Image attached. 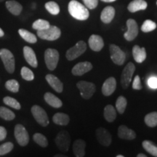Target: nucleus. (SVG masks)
<instances>
[{"label": "nucleus", "instance_id": "nucleus-1", "mask_svg": "<svg viewBox=\"0 0 157 157\" xmlns=\"http://www.w3.org/2000/svg\"><path fill=\"white\" fill-rule=\"evenodd\" d=\"M68 12L72 17L78 21H85L90 16L87 7L76 0H71L68 4Z\"/></svg>", "mask_w": 157, "mask_h": 157}, {"label": "nucleus", "instance_id": "nucleus-2", "mask_svg": "<svg viewBox=\"0 0 157 157\" xmlns=\"http://www.w3.org/2000/svg\"><path fill=\"white\" fill-rule=\"evenodd\" d=\"M0 58L2 60L6 71L10 74L14 73L15 61L13 54L7 49L0 50Z\"/></svg>", "mask_w": 157, "mask_h": 157}, {"label": "nucleus", "instance_id": "nucleus-3", "mask_svg": "<svg viewBox=\"0 0 157 157\" xmlns=\"http://www.w3.org/2000/svg\"><path fill=\"white\" fill-rule=\"evenodd\" d=\"M60 35H61V31L56 25H50L49 28L44 30L37 31V36L44 40H56L60 38Z\"/></svg>", "mask_w": 157, "mask_h": 157}, {"label": "nucleus", "instance_id": "nucleus-4", "mask_svg": "<svg viewBox=\"0 0 157 157\" xmlns=\"http://www.w3.org/2000/svg\"><path fill=\"white\" fill-rule=\"evenodd\" d=\"M59 52L55 49L49 48L44 52V61L49 70L54 71L58 66Z\"/></svg>", "mask_w": 157, "mask_h": 157}, {"label": "nucleus", "instance_id": "nucleus-5", "mask_svg": "<svg viewBox=\"0 0 157 157\" xmlns=\"http://www.w3.org/2000/svg\"><path fill=\"white\" fill-rule=\"evenodd\" d=\"M58 148L63 152H67L71 144V137L69 133L66 130H62L57 135L55 140Z\"/></svg>", "mask_w": 157, "mask_h": 157}, {"label": "nucleus", "instance_id": "nucleus-6", "mask_svg": "<svg viewBox=\"0 0 157 157\" xmlns=\"http://www.w3.org/2000/svg\"><path fill=\"white\" fill-rule=\"evenodd\" d=\"M87 50V44L83 41H79L76 44L72 47L71 48L68 49L66 52V56L68 60H73L77 58L80 56L85 52Z\"/></svg>", "mask_w": 157, "mask_h": 157}, {"label": "nucleus", "instance_id": "nucleus-7", "mask_svg": "<svg viewBox=\"0 0 157 157\" xmlns=\"http://www.w3.org/2000/svg\"><path fill=\"white\" fill-rule=\"evenodd\" d=\"M31 113L35 120L39 123L41 126L46 127L49 124V119L46 111L39 105H35L31 108Z\"/></svg>", "mask_w": 157, "mask_h": 157}, {"label": "nucleus", "instance_id": "nucleus-8", "mask_svg": "<svg viewBox=\"0 0 157 157\" xmlns=\"http://www.w3.org/2000/svg\"><path fill=\"white\" fill-rule=\"evenodd\" d=\"M76 87L79 90L82 97L86 100L91 98L95 92V86L92 82L80 81L76 84Z\"/></svg>", "mask_w": 157, "mask_h": 157}, {"label": "nucleus", "instance_id": "nucleus-9", "mask_svg": "<svg viewBox=\"0 0 157 157\" xmlns=\"http://www.w3.org/2000/svg\"><path fill=\"white\" fill-rule=\"evenodd\" d=\"M135 71V66L132 63H129L124 68L121 76V84L123 89H127L132 81V75Z\"/></svg>", "mask_w": 157, "mask_h": 157}, {"label": "nucleus", "instance_id": "nucleus-10", "mask_svg": "<svg viewBox=\"0 0 157 157\" xmlns=\"http://www.w3.org/2000/svg\"><path fill=\"white\" fill-rule=\"evenodd\" d=\"M14 134L15 139L20 146H25L29 142V135L23 125L18 124L15 127Z\"/></svg>", "mask_w": 157, "mask_h": 157}, {"label": "nucleus", "instance_id": "nucleus-11", "mask_svg": "<svg viewBox=\"0 0 157 157\" xmlns=\"http://www.w3.org/2000/svg\"><path fill=\"white\" fill-rule=\"evenodd\" d=\"M110 54H111V58L112 61L118 66H121L124 64L126 59L124 52L121 50L117 45L111 44L109 48Z\"/></svg>", "mask_w": 157, "mask_h": 157}, {"label": "nucleus", "instance_id": "nucleus-12", "mask_svg": "<svg viewBox=\"0 0 157 157\" xmlns=\"http://www.w3.org/2000/svg\"><path fill=\"white\" fill-rule=\"evenodd\" d=\"M127 31L124 34V37L129 42L134 40L138 34V26L136 21L133 19H128L127 21Z\"/></svg>", "mask_w": 157, "mask_h": 157}, {"label": "nucleus", "instance_id": "nucleus-13", "mask_svg": "<svg viewBox=\"0 0 157 157\" xmlns=\"http://www.w3.org/2000/svg\"><path fill=\"white\" fill-rule=\"evenodd\" d=\"M96 137L97 140L102 146H109L112 142L111 135L106 129L100 127L96 130Z\"/></svg>", "mask_w": 157, "mask_h": 157}, {"label": "nucleus", "instance_id": "nucleus-14", "mask_svg": "<svg viewBox=\"0 0 157 157\" xmlns=\"http://www.w3.org/2000/svg\"><path fill=\"white\" fill-rule=\"evenodd\" d=\"M93 68V65L91 63L85 61L78 63L72 68V74L74 76H82L83 74L89 72Z\"/></svg>", "mask_w": 157, "mask_h": 157}, {"label": "nucleus", "instance_id": "nucleus-15", "mask_svg": "<svg viewBox=\"0 0 157 157\" xmlns=\"http://www.w3.org/2000/svg\"><path fill=\"white\" fill-rule=\"evenodd\" d=\"M89 46L92 50L95 52H99L103 49L104 46L103 39L101 36L93 34L90 36L88 40Z\"/></svg>", "mask_w": 157, "mask_h": 157}, {"label": "nucleus", "instance_id": "nucleus-16", "mask_svg": "<svg viewBox=\"0 0 157 157\" xmlns=\"http://www.w3.org/2000/svg\"><path fill=\"white\" fill-rule=\"evenodd\" d=\"M23 56H24L26 62L31 66L34 68H36L38 66V62H37L36 54H35L34 51L32 48H31L30 47L25 46L23 48Z\"/></svg>", "mask_w": 157, "mask_h": 157}, {"label": "nucleus", "instance_id": "nucleus-17", "mask_svg": "<svg viewBox=\"0 0 157 157\" xmlns=\"http://www.w3.org/2000/svg\"><path fill=\"white\" fill-rule=\"evenodd\" d=\"M117 87V81L114 77H110L107 78L102 87V93L105 96H110L114 93Z\"/></svg>", "mask_w": 157, "mask_h": 157}, {"label": "nucleus", "instance_id": "nucleus-18", "mask_svg": "<svg viewBox=\"0 0 157 157\" xmlns=\"http://www.w3.org/2000/svg\"><path fill=\"white\" fill-rule=\"evenodd\" d=\"M118 136L124 140H132L136 137V133L125 125H121L118 129Z\"/></svg>", "mask_w": 157, "mask_h": 157}, {"label": "nucleus", "instance_id": "nucleus-19", "mask_svg": "<svg viewBox=\"0 0 157 157\" xmlns=\"http://www.w3.org/2000/svg\"><path fill=\"white\" fill-rule=\"evenodd\" d=\"M45 78L50 85V87L54 90H56L57 93H62L63 90V84L57 76L52 75V74H48Z\"/></svg>", "mask_w": 157, "mask_h": 157}, {"label": "nucleus", "instance_id": "nucleus-20", "mask_svg": "<svg viewBox=\"0 0 157 157\" xmlns=\"http://www.w3.org/2000/svg\"><path fill=\"white\" fill-rule=\"evenodd\" d=\"M132 56L137 63H143L146 58V51L144 48H140L138 45H135L132 48Z\"/></svg>", "mask_w": 157, "mask_h": 157}, {"label": "nucleus", "instance_id": "nucleus-21", "mask_svg": "<svg viewBox=\"0 0 157 157\" xmlns=\"http://www.w3.org/2000/svg\"><path fill=\"white\" fill-rule=\"evenodd\" d=\"M86 143L83 140H76L73 144V152L76 157H84L85 156Z\"/></svg>", "mask_w": 157, "mask_h": 157}, {"label": "nucleus", "instance_id": "nucleus-22", "mask_svg": "<svg viewBox=\"0 0 157 157\" xmlns=\"http://www.w3.org/2000/svg\"><path fill=\"white\" fill-rule=\"evenodd\" d=\"M115 15V9L111 6H108L102 11L101 19L104 23H110Z\"/></svg>", "mask_w": 157, "mask_h": 157}, {"label": "nucleus", "instance_id": "nucleus-23", "mask_svg": "<svg viewBox=\"0 0 157 157\" xmlns=\"http://www.w3.org/2000/svg\"><path fill=\"white\" fill-rule=\"evenodd\" d=\"M148 4L144 0H133L128 5L127 9L130 13H135L139 10H144L147 8Z\"/></svg>", "mask_w": 157, "mask_h": 157}, {"label": "nucleus", "instance_id": "nucleus-24", "mask_svg": "<svg viewBox=\"0 0 157 157\" xmlns=\"http://www.w3.org/2000/svg\"><path fill=\"white\" fill-rule=\"evenodd\" d=\"M5 6L9 12L14 15H19L23 10L22 5L15 0H9L5 3Z\"/></svg>", "mask_w": 157, "mask_h": 157}, {"label": "nucleus", "instance_id": "nucleus-25", "mask_svg": "<svg viewBox=\"0 0 157 157\" xmlns=\"http://www.w3.org/2000/svg\"><path fill=\"white\" fill-rule=\"evenodd\" d=\"M44 101L48 103L50 106L56 108V109H58L60 108L63 105L62 101L58 97L53 95L51 93H46L44 95Z\"/></svg>", "mask_w": 157, "mask_h": 157}, {"label": "nucleus", "instance_id": "nucleus-26", "mask_svg": "<svg viewBox=\"0 0 157 157\" xmlns=\"http://www.w3.org/2000/svg\"><path fill=\"white\" fill-rule=\"evenodd\" d=\"M52 121L55 124L60 126H65L69 123L70 118L67 114L63 113H57L52 117Z\"/></svg>", "mask_w": 157, "mask_h": 157}, {"label": "nucleus", "instance_id": "nucleus-27", "mask_svg": "<svg viewBox=\"0 0 157 157\" xmlns=\"http://www.w3.org/2000/svg\"><path fill=\"white\" fill-rule=\"evenodd\" d=\"M104 117L109 122L114 121L117 117V111L114 107L111 105H108L104 109Z\"/></svg>", "mask_w": 157, "mask_h": 157}, {"label": "nucleus", "instance_id": "nucleus-28", "mask_svg": "<svg viewBox=\"0 0 157 157\" xmlns=\"http://www.w3.org/2000/svg\"><path fill=\"white\" fill-rule=\"evenodd\" d=\"M18 33L22 38L26 41L27 42L31 43V44H34L37 42V38L34 34L31 33L30 31L25 30V29H21L18 30Z\"/></svg>", "mask_w": 157, "mask_h": 157}, {"label": "nucleus", "instance_id": "nucleus-29", "mask_svg": "<svg viewBox=\"0 0 157 157\" xmlns=\"http://www.w3.org/2000/svg\"><path fill=\"white\" fill-rule=\"evenodd\" d=\"M15 113L7 108L1 106L0 107V118L7 121H11L15 119Z\"/></svg>", "mask_w": 157, "mask_h": 157}, {"label": "nucleus", "instance_id": "nucleus-30", "mask_svg": "<svg viewBox=\"0 0 157 157\" xmlns=\"http://www.w3.org/2000/svg\"><path fill=\"white\" fill-rule=\"evenodd\" d=\"M143 148L152 156L157 157V146L150 140H144L142 143Z\"/></svg>", "mask_w": 157, "mask_h": 157}, {"label": "nucleus", "instance_id": "nucleus-31", "mask_svg": "<svg viewBox=\"0 0 157 157\" xmlns=\"http://www.w3.org/2000/svg\"><path fill=\"white\" fill-rule=\"evenodd\" d=\"M127 105V101L124 96H119L117 98V102H116V108H117V110L119 113L122 114V113H124Z\"/></svg>", "mask_w": 157, "mask_h": 157}, {"label": "nucleus", "instance_id": "nucleus-32", "mask_svg": "<svg viewBox=\"0 0 157 157\" xmlns=\"http://www.w3.org/2000/svg\"><path fill=\"white\" fill-rule=\"evenodd\" d=\"M145 123L147 126L154 127L157 126V112H151L148 113L145 117Z\"/></svg>", "mask_w": 157, "mask_h": 157}, {"label": "nucleus", "instance_id": "nucleus-33", "mask_svg": "<svg viewBox=\"0 0 157 157\" xmlns=\"http://www.w3.org/2000/svg\"><path fill=\"white\" fill-rule=\"evenodd\" d=\"M50 23L48 21H45L43 19H38L32 25V28L36 31L44 30L50 27Z\"/></svg>", "mask_w": 157, "mask_h": 157}, {"label": "nucleus", "instance_id": "nucleus-34", "mask_svg": "<svg viewBox=\"0 0 157 157\" xmlns=\"http://www.w3.org/2000/svg\"><path fill=\"white\" fill-rule=\"evenodd\" d=\"M33 139H34V142L36 143L41 147L45 148L48 146V139L44 135L41 134V133H35L33 136Z\"/></svg>", "mask_w": 157, "mask_h": 157}, {"label": "nucleus", "instance_id": "nucleus-35", "mask_svg": "<svg viewBox=\"0 0 157 157\" xmlns=\"http://www.w3.org/2000/svg\"><path fill=\"white\" fill-rule=\"evenodd\" d=\"M45 8L50 14L56 15L60 13V7L55 2H48L45 4Z\"/></svg>", "mask_w": 157, "mask_h": 157}, {"label": "nucleus", "instance_id": "nucleus-36", "mask_svg": "<svg viewBox=\"0 0 157 157\" xmlns=\"http://www.w3.org/2000/svg\"><path fill=\"white\" fill-rule=\"evenodd\" d=\"M3 102H4V103L6 104V105H8V106H10V107L13 108V109H14L20 110L21 108V104L19 103V102L13 98L8 97V96H7V97L4 98Z\"/></svg>", "mask_w": 157, "mask_h": 157}, {"label": "nucleus", "instance_id": "nucleus-37", "mask_svg": "<svg viewBox=\"0 0 157 157\" xmlns=\"http://www.w3.org/2000/svg\"><path fill=\"white\" fill-rule=\"evenodd\" d=\"M19 83L17 80L10 79L6 82L5 87L6 89L12 93H17L19 91Z\"/></svg>", "mask_w": 157, "mask_h": 157}, {"label": "nucleus", "instance_id": "nucleus-38", "mask_svg": "<svg viewBox=\"0 0 157 157\" xmlns=\"http://www.w3.org/2000/svg\"><path fill=\"white\" fill-rule=\"evenodd\" d=\"M156 28V24L154 21H151V20H146L143 23L142 26H141V31L144 33L151 32V31H154Z\"/></svg>", "mask_w": 157, "mask_h": 157}, {"label": "nucleus", "instance_id": "nucleus-39", "mask_svg": "<svg viewBox=\"0 0 157 157\" xmlns=\"http://www.w3.org/2000/svg\"><path fill=\"white\" fill-rule=\"evenodd\" d=\"M21 74L23 79L26 80V81H32L34 78V74L32 71L29 69V68L25 67V66H23L21 68Z\"/></svg>", "mask_w": 157, "mask_h": 157}, {"label": "nucleus", "instance_id": "nucleus-40", "mask_svg": "<svg viewBox=\"0 0 157 157\" xmlns=\"http://www.w3.org/2000/svg\"><path fill=\"white\" fill-rule=\"evenodd\" d=\"M13 148H14V145L11 142L3 143L2 145L0 146V156H3V155L8 154L13 150Z\"/></svg>", "mask_w": 157, "mask_h": 157}, {"label": "nucleus", "instance_id": "nucleus-41", "mask_svg": "<svg viewBox=\"0 0 157 157\" xmlns=\"http://www.w3.org/2000/svg\"><path fill=\"white\" fill-rule=\"evenodd\" d=\"M86 7L89 9H95L98 5V0H83Z\"/></svg>", "mask_w": 157, "mask_h": 157}, {"label": "nucleus", "instance_id": "nucleus-42", "mask_svg": "<svg viewBox=\"0 0 157 157\" xmlns=\"http://www.w3.org/2000/svg\"><path fill=\"white\" fill-rule=\"evenodd\" d=\"M132 88L134 90H140L142 89L140 78V76H139L138 75L135 76V77L134 78V81H133V83H132Z\"/></svg>", "mask_w": 157, "mask_h": 157}, {"label": "nucleus", "instance_id": "nucleus-43", "mask_svg": "<svg viewBox=\"0 0 157 157\" xmlns=\"http://www.w3.org/2000/svg\"><path fill=\"white\" fill-rule=\"evenodd\" d=\"M148 86L152 89H157V77L152 76L148 80Z\"/></svg>", "mask_w": 157, "mask_h": 157}, {"label": "nucleus", "instance_id": "nucleus-44", "mask_svg": "<svg viewBox=\"0 0 157 157\" xmlns=\"http://www.w3.org/2000/svg\"><path fill=\"white\" fill-rule=\"evenodd\" d=\"M7 130L5 127L2 126H0V141H2L5 140L7 137Z\"/></svg>", "mask_w": 157, "mask_h": 157}, {"label": "nucleus", "instance_id": "nucleus-45", "mask_svg": "<svg viewBox=\"0 0 157 157\" xmlns=\"http://www.w3.org/2000/svg\"><path fill=\"white\" fill-rule=\"evenodd\" d=\"M5 35V32H4L2 29L0 28V37H2Z\"/></svg>", "mask_w": 157, "mask_h": 157}, {"label": "nucleus", "instance_id": "nucleus-46", "mask_svg": "<svg viewBox=\"0 0 157 157\" xmlns=\"http://www.w3.org/2000/svg\"><path fill=\"white\" fill-rule=\"evenodd\" d=\"M103 2H115L116 0H101Z\"/></svg>", "mask_w": 157, "mask_h": 157}, {"label": "nucleus", "instance_id": "nucleus-47", "mask_svg": "<svg viewBox=\"0 0 157 157\" xmlns=\"http://www.w3.org/2000/svg\"><path fill=\"white\" fill-rule=\"evenodd\" d=\"M137 157H146V155L143 154H137Z\"/></svg>", "mask_w": 157, "mask_h": 157}, {"label": "nucleus", "instance_id": "nucleus-48", "mask_svg": "<svg viewBox=\"0 0 157 157\" xmlns=\"http://www.w3.org/2000/svg\"><path fill=\"white\" fill-rule=\"evenodd\" d=\"M56 157H58V156H65L64 155H56V156H55Z\"/></svg>", "mask_w": 157, "mask_h": 157}, {"label": "nucleus", "instance_id": "nucleus-49", "mask_svg": "<svg viewBox=\"0 0 157 157\" xmlns=\"http://www.w3.org/2000/svg\"><path fill=\"white\" fill-rule=\"evenodd\" d=\"M117 157H124L123 155H117Z\"/></svg>", "mask_w": 157, "mask_h": 157}, {"label": "nucleus", "instance_id": "nucleus-50", "mask_svg": "<svg viewBox=\"0 0 157 157\" xmlns=\"http://www.w3.org/2000/svg\"><path fill=\"white\" fill-rule=\"evenodd\" d=\"M3 1H5V0H0V2H3Z\"/></svg>", "mask_w": 157, "mask_h": 157}]
</instances>
